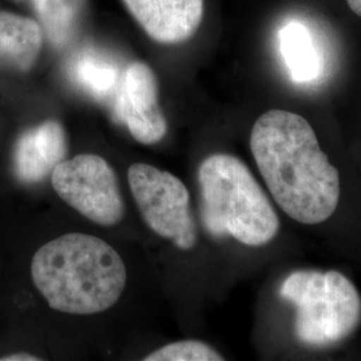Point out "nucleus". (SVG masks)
Here are the masks:
<instances>
[{"mask_svg":"<svg viewBox=\"0 0 361 361\" xmlns=\"http://www.w3.org/2000/svg\"><path fill=\"white\" fill-rule=\"evenodd\" d=\"M250 150L277 205L290 219L317 225L340 201V174L304 116L269 110L250 133Z\"/></svg>","mask_w":361,"mask_h":361,"instance_id":"obj_1","label":"nucleus"},{"mask_svg":"<svg viewBox=\"0 0 361 361\" xmlns=\"http://www.w3.org/2000/svg\"><path fill=\"white\" fill-rule=\"evenodd\" d=\"M31 277L51 310L86 316L118 302L128 273L119 253L102 238L68 233L39 247Z\"/></svg>","mask_w":361,"mask_h":361,"instance_id":"obj_2","label":"nucleus"},{"mask_svg":"<svg viewBox=\"0 0 361 361\" xmlns=\"http://www.w3.org/2000/svg\"><path fill=\"white\" fill-rule=\"evenodd\" d=\"M201 214L214 237H232L246 246L269 244L280 219L252 171L237 157L213 154L200 165Z\"/></svg>","mask_w":361,"mask_h":361,"instance_id":"obj_3","label":"nucleus"},{"mask_svg":"<svg viewBox=\"0 0 361 361\" xmlns=\"http://www.w3.org/2000/svg\"><path fill=\"white\" fill-rule=\"evenodd\" d=\"M280 295L296 307L297 337L312 347L336 344L360 324V295L340 271H293Z\"/></svg>","mask_w":361,"mask_h":361,"instance_id":"obj_4","label":"nucleus"},{"mask_svg":"<svg viewBox=\"0 0 361 361\" xmlns=\"http://www.w3.org/2000/svg\"><path fill=\"white\" fill-rule=\"evenodd\" d=\"M128 180L146 225L180 250L193 249L197 225L185 183L174 174L149 164H133Z\"/></svg>","mask_w":361,"mask_h":361,"instance_id":"obj_5","label":"nucleus"},{"mask_svg":"<svg viewBox=\"0 0 361 361\" xmlns=\"http://www.w3.org/2000/svg\"><path fill=\"white\" fill-rule=\"evenodd\" d=\"M51 185L67 205L101 226H114L125 214L116 171L99 155L65 159L54 169Z\"/></svg>","mask_w":361,"mask_h":361,"instance_id":"obj_6","label":"nucleus"},{"mask_svg":"<svg viewBox=\"0 0 361 361\" xmlns=\"http://www.w3.org/2000/svg\"><path fill=\"white\" fill-rule=\"evenodd\" d=\"M116 111L137 142L155 145L164 140L168 122L159 104L158 82L150 66L134 62L125 70Z\"/></svg>","mask_w":361,"mask_h":361,"instance_id":"obj_7","label":"nucleus"},{"mask_svg":"<svg viewBox=\"0 0 361 361\" xmlns=\"http://www.w3.org/2000/svg\"><path fill=\"white\" fill-rule=\"evenodd\" d=\"M150 38L180 44L193 37L204 19V0H123Z\"/></svg>","mask_w":361,"mask_h":361,"instance_id":"obj_8","label":"nucleus"},{"mask_svg":"<svg viewBox=\"0 0 361 361\" xmlns=\"http://www.w3.org/2000/svg\"><path fill=\"white\" fill-rule=\"evenodd\" d=\"M67 150L63 126L52 119L44 121L18 137L13 146V173L25 183L40 182L65 161Z\"/></svg>","mask_w":361,"mask_h":361,"instance_id":"obj_9","label":"nucleus"},{"mask_svg":"<svg viewBox=\"0 0 361 361\" xmlns=\"http://www.w3.org/2000/svg\"><path fill=\"white\" fill-rule=\"evenodd\" d=\"M44 34L38 20L0 11V70L27 73L38 62Z\"/></svg>","mask_w":361,"mask_h":361,"instance_id":"obj_10","label":"nucleus"},{"mask_svg":"<svg viewBox=\"0 0 361 361\" xmlns=\"http://www.w3.org/2000/svg\"><path fill=\"white\" fill-rule=\"evenodd\" d=\"M89 0H32L37 20L44 38L56 49L67 47L77 38Z\"/></svg>","mask_w":361,"mask_h":361,"instance_id":"obj_11","label":"nucleus"},{"mask_svg":"<svg viewBox=\"0 0 361 361\" xmlns=\"http://www.w3.org/2000/svg\"><path fill=\"white\" fill-rule=\"evenodd\" d=\"M280 51L295 82L307 83L320 75L323 62L307 28L289 23L279 35Z\"/></svg>","mask_w":361,"mask_h":361,"instance_id":"obj_12","label":"nucleus"},{"mask_svg":"<svg viewBox=\"0 0 361 361\" xmlns=\"http://www.w3.org/2000/svg\"><path fill=\"white\" fill-rule=\"evenodd\" d=\"M146 361H221L224 357L207 343L183 340L164 345L145 357Z\"/></svg>","mask_w":361,"mask_h":361,"instance_id":"obj_13","label":"nucleus"},{"mask_svg":"<svg viewBox=\"0 0 361 361\" xmlns=\"http://www.w3.org/2000/svg\"><path fill=\"white\" fill-rule=\"evenodd\" d=\"M79 78L95 95H106L116 87L118 75L114 67L87 61L79 67Z\"/></svg>","mask_w":361,"mask_h":361,"instance_id":"obj_14","label":"nucleus"},{"mask_svg":"<svg viewBox=\"0 0 361 361\" xmlns=\"http://www.w3.org/2000/svg\"><path fill=\"white\" fill-rule=\"evenodd\" d=\"M40 359L31 355V353H13V355H6L0 357V361H39Z\"/></svg>","mask_w":361,"mask_h":361,"instance_id":"obj_15","label":"nucleus"},{"mask_svg":"<svg viewBox=\"0 0 361 361\" xmlns=\"http://www.w3.org/2000/svg\"><path fill=\"white\" fill-rule=\"evenodd\" d=\"M350 11L361 18V0H347Z\"/></svg>","mask_w":361,"mask_h":361,"instance_id":"obj_16","label":"nucleus"}]
</instances>
